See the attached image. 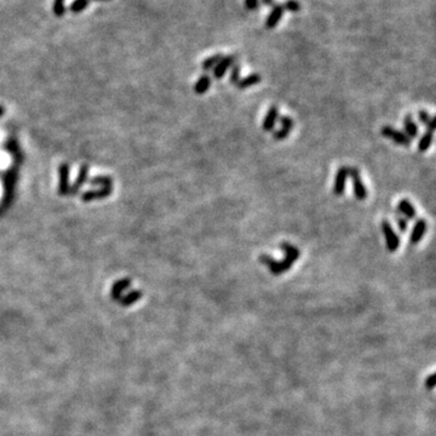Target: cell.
Masks as SVG:
<instances>
[{
	"label": "cell",
	"instance_id": "1",
	"mask_svg": "<svg viewBox=\"0 0 436 436\" xmlns=\"http://www.w3.org/2000/svg\"><path fill=\"white\" fill-rule=\"evenodd\" d=\"M259 262H261L262 264L267 265L272 274L274 275L284 274V273L287 272L288 269L292 268V265H294L295 263L294 261H291V259L287 257H285L282 261H276V259L271 257L269 255L259 256Z\"/></svg>",
	"mask_w": 436,
	"mask_h": 436
},
{
	"label": "cell",
	"instance_id": "2",
	"mask_svg": "<svg viewBox=\"0 0 436 436\" xmlns=\"http://www.w3.org/2000/svg\"><path fill=\"white\" fill-rule=\"evenodd\" d=\"M382 232L383 235L385 238V245L389 252H395L398 251V248L400 247V238L396 234L394 228L391 227L390 222L384 219L382 222Z\"/></svg>",
	"mask_w": 436,
	"mask_h": 436
},
{
	"label": "cell",
	"instance_id": "3",
	"mask_svg": "<svg viewBox=\"0 0 436 436\" xmlns=\"http://www.w3.org/2000/svg\"><path fill=\"white\" fill-rule=\"evenodd\" d=\"M349 177L352 181V187H354V195L358 200H365L367 198V189H366L364 182L361 179L360 170L356 168H349Z\"/></svg>",
	"mask_w": 436,
	"mask_h": 436
},
{
	"label": "cell",
	"instance_id": "4",
	"mask_svg": "<svg viewBox=\"0 0 436 436\" xmlns=\"http://www.w3.org/2000/svg\"><path fill=\"white\" fill-rule=\"evenodd\" d=\"M381 132L384 137L391 139L392 142L398 143L399 146H402V147H409L412 143V139H409L407 136L405 135V132L399 131V130L394 129L392 126L384 125L382 128Z\"/></svg>",
	"mask_w": 436,
	"mask_h": 436
},
{
	"label": "cell",
	"instance_id": "5",
	"mask_svg": "<svg viewBox=\"0 0 436 436\" xmlns=\"http://www.w3.org/2000/svg\"><path fill=\"white\" fill-rule=\"evenodd\" d=\"M348 177H349V168L348 166H341V168L337 170V174H336V178H335V185H334L335 195L342 196L343 194H344L345 183H347Z\"/></svg>",
	"mask_w": 436,
	"mask_h": 436
},
{
	"label": "cell",
	"instance_id": "6",
	"mask_svg": "<svg viewBox=\"0 0 436 436\" xmlns=\"http://www.w3.org/2000/svg\"><path fill=\"white\" fill-rule=\"evenodd\" d=\"M235 56L229 55V56H223L219 59V62L216 65L214 68V78L215 79H222L225 75V73L228 72L229 68H232V66L235 63Z\"/></svg>",
	"mask_w": 436,
	"mask_h": 436
},
{
	"label": "cell",
	"instance_id": "7",
	"mask_svg": "<svg viewBox=\"0 0 436 436\" xmlns=\"http://www.w3.org/2000/svg\"><path fill=\"white\" fill-rule=\"evenodd\" d=\"M280 122H281L282 128L280 130H278V131H275V134H274V139H276V141H284V139L287 138L289 132L294 130V125H295V122H294V120H292V118L288 115L281 116Z\"/></svg>",
	"mask_w": 436,
	"mask_h": 436
},
{
	"label": "cell",
	"instance_id": "8",
	"mask_svg": "<svg viewBox=\"0 0 436 436\" xmlns=\"http://www.w3.org/2000/svg\"><path fill=\"white\" fill-rule=\"evenodd\" d=\"M427 221L423 218H418L417 221H416L413 229H412L411 236H409V241H411L412 245H417L421 242V240L423 239V236L425 234V231H427Z\"/></svg>",
	"mask_w": 436,
	"mask_h": 436
},
{
	"label": "cell",
	"instance_id": "9",
	"mask_svg": "<svg viewBox=\"0 0 436 436\" xmlns=\"http://www.w3.org/2000/svg\"><path fill=\"white\" fill-rule=\"evenodd\" d=\"M284 12L285 9L281 4H276L273 6L271 14L268 15L267 21H265V27L268 29H274L278 26V23L280 22L282 16H284Z\"/></svg>",
	"mask_w": 436,
	"mask_h": 436
},
{
	"label": "cell",
	"instance_id": "10",
	"mask_svg": "<svg viewBox=\"0 0 436 436\" xmlns=\"http://www.w3.org/2000/svg\"><path fill=\"white\" fill-rule=\"evenodd\" d=\"M59 174V188L58 193L61 195L69 194V166L62 164L58 169Z\"/></svg>",
	"mask_w": 436,
	"mask_h": 436
},
{
	"label": "cell",
	"instance_id": "11",
	"mask_svg": "<svg viewBox=\"0 0 436 436\" xmlns=\"http://www.w3.org/2000/svg\"><path fill=\"white\" fill-rule=\"evenodd\" d=\"M278 116H279L278 107H276V106H272V107L269 108L267 115H265L264 120H263V125H262L263 131L271 132L272 130L274 129L275 122L276 120H278Z\"/></svg>",
	"mask_w": 436,
	"mask_h": 436
},
{
	"label": "cell",
	"instance_id": "12",
	"mask_svg": "<svg viewBox=\"0 0 436 436\" xmlns=\"http://www.w3.org/2000/svg\"><path fill=\"white\" fill-rule=\"evenodd\" d=\"M88 177H89V166L82 165L80 168V171H79L78 177H76L75 179L74 184H73L72 187H69V194L71 195L76 194V192L81 188V185L88 181Z\"/></svg>",
	"mask_w": 436,
	"mask_h": 436
},
{
	"label": "cell",
	"instance_id": "13",
	"mask_svg": "<svg viewBox=\"0 0 436 436\" xmlns=\"http://www.w3.org/2000/svg\"><path fill=\"white\" fill-rule=\"evenodd\" d=\"M398 210L399 212H400V215L404 216V217L407 219H414L416 216H417L414 206L412 205L411 201L407 200V199H402V200L399 201Z\"/></svg>",
	"mask_w": 436,
	"mask_h": 436
},
{
	"label": "cell",
	"instance_id": "14",
	"mask_svg": "<svg viewBox=\"0 0 436 436\" xmlns=\"http://www.w3.org/2000/svg\"><path fill=\"white\" fill-rule=\"evenodd\" d=\"M112 189L113 187H103L101 189H98V191H88L82 194L81 200L91 201V200H95V199L107 198V196L112 193Z\"/></svg>",
	"mask_w": 436,
	"mask_h": 436
},
{
	"label": "cell",
	"instance_id": "15",
	"mask_svg": "<svg viewBox=\"0 0 436 436\" xmlns=\"http://www.w3.org/2000/svg\"><path fill=\"white\" fill-rule=\"evenodd\" d=\"M211 82H212V79L207 73L200 75V78L198 79V81H196L194 85V92L196 95L206 94V92L210 90V88H211Z\"/></svg>",
	"mask_w": 436,
	"mask_h": 436
},
{
	"label": "cell",
	"instance_id": "16",
	"mask_svg": "<svg viewBox=\"0 0 436 436\" xmlns=\"http://www.w3.org/2000/svg\"><path fill=\"white\" fill-rule=\"evenodd\" d=\"M404 129H405V135L407 136L409 139L418 137L419 135V129L417 124H416L413 119H412L411 114H407L404 119Z\"/></svg>",
	"mask_w": 436,
	"mask_h": 436
},
{
	"label": "cell",
	"instance_id": "17",
	"mask_svg": "<svg viewBox=\"0 0 436 436\" xmlns=\"http://www.w3.org/2000/svg\"><path fill=\"white\" fill-rule=\"evenodd\" d=\"M261 81H262L261 74H258V73H252V74H248L247 76H245V78L240 79V80L238 81V84H236V86H238L239 90H246L251 88V86L259 84Z\"/></svg>",
	"mask_w": 436,
	"mask_h": 436
},
{
	"label": "cell",
	"instance_id": "18",
	"mask_svg": "<svg viewBox=\"0 0 436 436\" xmlns=\"http://www.w3.org/2000/svg\"><path fill=\"white\" fill-rule=\"evenodd\" d=\"M280 248L285 252L286 257L291 259V261L296 262L299 257H301V251H299L296 246L288 244V242H281Z\"/></svg>",
	"mask_w": 436,
	"mask_h": 436
},
{
	"label": "cell",
	"instance_id": "19",
	"mask_svg": "<svg viewBox=\"0 0 436 436\" xmlns=\"http://www.w3.org/2000/svg\"><path fill=\"white\" fill-rule=\"evenodd\" d=\"M432 138H434V132L432 131H429V130H427V131L424 132V134H423V136L421 137V139H419V143H418V149H419V152H427L429 148H430V146H431V143H432Z\"/></svg>",
	"mask_w": 436,
	"mask_h": 436
},
{
	"label": "cell",
	"instance_id": "20",
	"mask_svg": "<svg viewBox=\"0 0 436 436\" xmlns=\"http://www.w3.org/2000/svg\"><path fill=\"white\" fill-rule=\"evenodd\" d=\"M418 116H419V120L422 121V124L427 128V130L434 132L435 125H434V120H432V116L429 114L427 111H419Z\"/></svg>",
	"mask_w": 436,
	"mask_h": 436
},
{
	"label": "cell",
	"instance_id": "21",
	"mask_svg": "<svg viewBox=\"0 0 436 436\" xmlns=\"http://www.w3.org/2000/svg\"><path fill=\"white\" fill-rule=\"evenodd\" d=\"M222 57H223V56L219 55V54L210 56V57L206 58L205 61L201 63L202 69H204V71H211V69H214L216 67V65H217V63L219 62V59H221Z\"/></svg>",
	"mask_w": 436,
	"mask_h": 436
},
{
	"label": "cell",
	"instance_id": "22",
	"mask_svg": "<svg viewBox=\"0 0 436 436\" xmlns=\"http://www.w3.org/2000/svg\"><path fill=\"white\" fill-rule=\"evenodd\" d=\"M90 5V0H74L69 6V10L73 14H80Z\"/></svg>",
	"mask_w": 436,
	"mask_h": 436
},
{
	"label": "cell",
	"instance_id": "23",
	"mask_svg": "<svg viewBox=\"0 0 436 436\" xmlns=\"http://www.w3.org/2000/svg\"><path fill=\"white\" fill-rule=\"evenodd\" d=\"M129 286H130L129 279H124V280H120V281L116 282V284L113 286V297H114V298L120 297L122 289L128 288Z\"/></svg>",
	"mask_w": 436,
	"mask_h": 436
},
{
	"label": "cell",
	"instance_id": "24",
	"mask_svg": "<svg viewBox=\"0 0 436 436\" xmlns=\"http://www.w3.org/2000/svg\"><path fill=\"white\" fill-rule=\"evenodd\" d=\"M91 184L94 185H102L103 187H113V179L111 177H108V176H98V177H95L91 179Z\"/></svg>",
	"mask_w": 436,
	"mask_h": 436
},
{
	"label": "cell",
	"instance_id": "25",
	"mask_svg": "<svg viewBox=\"0 0 436 436\" xmlns=\"http://www.w3.org/2000/svg\"><path fill=\"white\" fill-rule=\"evenodd\" d=\"M52 11H54V15L56 17H62V16L66 14L65 0H54Z\"/></svg>",
	"mask_w": 436,
	"mask_h": 436
},
{
	"label": "cell",
	"instance_id": "26",
	"mask_svg": "<svg viewBox=\"0 0 436 436\" xmlns=\"http://www.w3.org/2000/svg\"><path fill=\"white\" fill-rule=\"evenodd\" d=\"M229 80H231L232 84L235 85L240 80V65H239V63H234V65L232 66L231 78H229Z\"/></svg>",
	"mask_w": 436,
	"mask_h": 436
},
{
	"label": "cell",
	"instance_id": "27",
	"mask_svg": "<svg viewBox=\"0 0 436 436\" xmlns=\"http://www.w3.org/2000/svg\"><path fill=\"white\" fill-rule=\"evenodd\" d=\"M282 6H284L285 10L291 12H298L301 10V4L297 0H286L285 4H282Z\"/></svg>",
	"mask_w": 436,
	"mask_h": 436
},
{
	"label": "cell",
	"instance_id": "28",
	"mask_svg": "<svg viewBox=\"0 0 436 436\" xmlns=\"http://www.w3.org/2000/svg\"><path fill=\"white\" fill-rule=\"evenodd\" d=\"M395 221H396V224H398L399 229H400V232H402V233L407 232V229H408V219L407 218H405L404 216H401V215H396Z\"/></svg>",
	"mask_w": 436,
	"mask_h": 436
},
{
	"label": "cell",
	"instance_id": "29",
	"mask_svg": "<svg viewBox=\"0 0 436 436\" xmlns=\"http://www.w3.org/2000/svg\"><path fill=\"white\" fill-rule=\"evenodd\" d=\"M141 297V292H138V291H134V292H131V294H129L128 296H126V297L124 298V304H130V303H132V302H135V301H137V299Z\"/></svg>",
	"mask_w": 436,
	"mask_h": 436
},
{
	"label": "cell",
	"instance_id": "30",
	"mask_svg": "<svg viewBox=\"0 0 436 436\" xmlns=\"http://www.w3.org/2000/svg\"><path fill=\"white\" fill-rule=\"evenodd\" d=\"M245 6L250 11H255L258 8V0H245Z\"/></svg>",
	"mask_w": 436,
	"mask_h": 436
},
{
	"label": "cell",
	"instance_id": "31",
	"mask_svg": "<svg viewBox=\"0 0 436 436\" xmlns=\"http://www.w3.org/2000/svg\"><path fill=\"white\" fill-rule=\"evenodd\" d=\"M262 3L264 5H267V6H272V5H274V0H262Z\"/></svg>",
	"mask_w": 436,
	"mask_h": 436
},
{
	"label": "cell",
	"instance_id": "32",
	"mask_svg": "<svg viewBox=\"0 0 436 436\" xmlns=\"http://www.w3.org/2000/svg\"><path fill=\"white\" fill-rule=\"evenodd\" d=\"M4 112H5L4 107H3V106H0V116H2L3 114H4Z\"/></svg>",
	"mask_w": 436,
	"mask_h": 436
},
{
	"label": "cell",
	"instance_id": "33",
	"mask_svg": "<svg viewBox=\"0 0 436 436\" xmlns=\"http://www.w3.org/2000/svg\"><path fill=\"white\" fill-rule=\"evenodd\" d=\"M91 2V0H90ZM95 2H108V0H95Z\"/></svg>",
	"mask_w": 436,
	"mask_h": 436
}]
</instances>
